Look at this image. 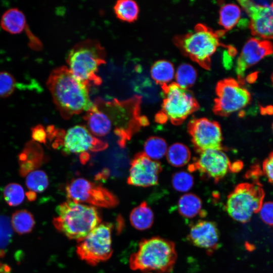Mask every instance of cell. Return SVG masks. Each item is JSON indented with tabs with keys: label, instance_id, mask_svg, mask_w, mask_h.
<instances>
[{
	"label": "cell",
	"instance_id": "6da1fadb",
	"mask_svg": "<svg viewBox=\"0 0 273 273\" xmlns=\"http://www.w3.org/2000/svg\"><path fill=\"white\" fill-rule=\"evenodd\" d=\"M141 103L138 95L123 100L97 98L83 118L92 134L103 136L113 131L118 138L119 146L124 148L141 127L149 124L147 117L141 115Z\"/></svg>",
	"mask_w": 273,
	"mask_h": 273
},
{
	"label": "cell",
	"instance_id": "7a4b0ae2",
	"mask_svg": "<svg viewBox=\"0 0 273 273\" xmlns=\"http://www.w3.org/2000/svg\"><path fill=\"white\" fill-rule=\"evenodd\" d=\"M46 85L57 110L65 119L85 113L94 106L89 96L91 85L77 78L66 66L54 69Z\"/></svg>",
	"mask_w": 273,
	"mask_h": 273
},
{
	"label": "cell",
	"instance_id": "3957f363",
	"mask_svg": "<svg viewBox=\"0 0 273 273\" xmlns=\"http://www.w3.org/2000/svg\"><path fill=\"white\" fill-rule=\"evenodd\" d=\"M53 220L56 230L70 239L82 240L101 223L100 214L95 206L68 200L56 208Z\"/></svg>",
	"mask_w": 273,
	"mask_h": 273
},
{
	"label": "cell",
	"instance_id": "277c9868",
	"mask_svg": "<svg viewBox=\"0 0 273 273\" xmlns=\"http://www.w3.org/2000/svg\"><path fill=\"white\" fill-rule=\"evenodd\" d=\"M176 259L173 242L153 237L141 240L138 250L130 256L129 264L133 270L166 273L172 270Z\"/></svg>",
	"mask_w": 273,
	"mask_h": 273
},
{
	"label": "cell",
	"instance_id": "5b68a950",
	"mask_svg": "<svg viewBox=\"0 0 273 273\" xmlns=\"http://www.w3.org/2000/svg\"><path fill=\"white\" fill-rule=\"evenodd\" d=\"M106 53L99 41L88 39L75 44L68 53V68L79 79L92 85H100L99 67L106 63Z\"/></svg>",
	"mask_w": 273,
	"mask_h": 273
},
{
	"label": "cell",
	"instance_id": "8992f818",
	"mask_svg": "<svg viewBox=\"0 0 273 273\" xmlns=\"http://www.w3.org/2000/svg\"><path fill=\"white\" fill-rule=\"evenodd\" d=\"M48 140L55 149L60 150L65 155L88 154L99 152L108 146L107 143L94 136L84 126L77 125L66 131L51 127L48 132Z\"/></svg>",
	"mask_w": 273,
	"mask_h": 273
},
{
	"label": "cell",
	"instance_id": "52a82bcc",
	"mask_svg": "<svg viewBox=\"0 0 273 273\" xmlns=\"http://www.w3.org/2000/svg\"><path fill=\"white\" fill-rule=\"evenodd\" d=\"M162 87L163 101L161 110L155 116L156 122L163 123L169 121L174 125H179L198 110V102L187 89L175 82Z\"/></svg>",
	"mask_w": 273,
	"mask_h": 273
},
{
	"label": "cell",
	"instance_id": "ba28073f",
	"mask_svg": "<svg viewBox=\"0 0 273 273\" xmlns=\"http://www.w3.org/2000/svg\"><path fill=\"white\" fill-rule=\"evenodd\" d=\"M264 196V191L259 183H240L228 196L225 210L233 220L246 223L254 214L259 211Z\"/></svg>",
	"mask_w": 273,
	"mask_h": 273
},
{
	"label": "cell",
	"instance_id": "9c48e42d",
	"mask_svg": "<svg viewBox=\"0 0 273 273\" xmlns=\"http://www.w3.org/2000/svg\"><path fill=\"white\" fill-rule=\"evenodd\" d=\"M175 41L183 53L206 69L210 68L211 57L220 45L218 34L203 24Z\"/></svg>",
	"mask_w": 273,
	"mask_h": 273
},
{
	"label": "cell",
	"instance_id": "30bf717a",
	"mask_svg": "<svg viewBox=\"0 0 273 273\" xmlns=\"http://www.w3.org/2000/svg\"><path fill=\"white\" fill-rule=\"evenodd\" d=\"M112 224L101 223L82 240L77 242L76 253L80 259L95 266L112 256Z\"/></svg>",
	"mask_w": 273,
	"mask_h": 273
},
{
	"label": "cell",
	"instance_id": "8fae6325",
	"mask_svg": "<svg viewBox=\"0 0 273 273\" xmlns=\"http://www.w3.org/2000/svg\"><path fill=\"white\" fill-rule=\"evenodd\" d=\"M65 191L68 200L93 206L110 208L119 203L117 197L109 190L82 177L72 179L66 185Z\"/></svg>",
	"mask_w": 273,
	"mask_h": 273
},
{
	"label": "cell",
	"instance_id": "7c38bea8",
	"mask_svg": "<svg viewBox=\"0 0 273 273\" xmlns=\"http://www.w3.org/2000/svg\"><path fill=\"white\" fill-rule=\"evenodd\" d=\"M215 91L213 111L220 116H228L243 109L251 101V95L243 83L233 78L219 81Z\"/></svg>",
	"mask_w": 273,
	"mask_h": 273
},
{
	"label": "cell",
	"instance_id": "4fadbf2b",
	"mask_svg": "<svg viewBox=\"0 0 273 273\" xmlns=\"http://www.w3.org/2000/svg\"><path fill=\"white\" fill-rule=\"evenodd\" d=\"M187 128L198 153L211 149L223 150L221 129L217 122L206 118L194 119L189 122Z\"/></svg>",
	"mask_w": 273,
	"mask_h": 273
},
{
	"label": "cell",
	"instance_id": "5bb4252c",
	"mask_svg": "<svg viewBox=\"0 0 273 273\" xmlns=\"http://www.w3.org/2000/svg\"><path fill=\"white\" fill-rule=\"evenodd\" d=\"M239 1L250 17L249 28L253 35L264 39H273V2Z\"/></svg>",
	"mask_w": 273,
	"mask_h": 273
},
{
	"label": "cell",
	"instance_id": "9a60e30c",
	"mask_svg": "<svg viewBox=\"0 0 273 273\" xmlns=\"http://www.w3.org/2000/svg\"><path fill=\"white\" fill-rule=\"evenodd\" d=\"M232 164L223 150L211 149L199 153V156L188 166L190 171L201 174L217 183L231 170Z\"/></svg>",
	"mask_w": 273,
	"mask_h": 273
},
{
	"label": "cell",
	"instance_id": "2e32d148",
	"mask_svg": "<svg viewBox=\"0 0 273 273\" xmlns=\"http://www.w3.org/2000/svg\"><path fill=\"white\" fill-rule=\"evenodd\" d=\"M128 185L149 187L157 185L159 175L162 168L161 164L153 160L144 152L136 154L130 163Z\"/></svg>",
	"mask_w": 273,
	"mask_h": 273
},
{
	"label": "cell",
	"instance_id": "e0dca14e",
	"mask_svg": "<svg viewBox=\"0 0 273 273\" xmlns=\"http://www.w3.org/2000/svg\"><path fill=\"white\" fill-rule=\"evenodd\" d=\"M273 54L271 41L257 38H251L245 43L237 59L235 71L242 83L246 70Z\"/></svg>",
	"mask_w": 273,
	"mask_h": 273
},
{
	"label": "cell",
	"instance_id": "ac0fdd59",
	"mask_svg": "<svg viewBox=\"0 0 273 273\" xmlns=\"http://www.w3.org/2000/svg\"><path fill=\"white\" fill-rule=\"evenodd\" d=\"M187 238L194 246L211 253L219 247L220 233L214 222L200 220L191 226Z\"/></svg>",
	"mask_w": 273,
	"mask_h": 273
},
{
	"label": "cell",
	"instance_id": "d6986e66",
	"mask_svg": "<svg viewBox=\"0 0 273 273\" xmlns=\"http://www.w3.org/2000/svg\"><path fill=\"white\" fill-rule=\"evenodd\" d=\"M43 157V151L39 143L33 140L27 142L18 155L20 175L24 177L37 170L41 165Z\"/></svg>",
	"mask_w": 273,
	"mask_h": 273
},
{
	"label": "cell",
	"instance_id": "ffe728a7",
	"mask_svg": "<svg viewBox=\"0 0 273 273\" xmlns=\"http://www.w3.org/2000/svg\"><path fill=\"white\" fill-rule=\"evenodd\" d=\"M201 199L193 193H186L178 199L177 210L184 217L191 219L197 216H204L205 212L203 210Z\"/></svg>",
	"mask_w": 273,
	"mask_h": 273
},
{
	"label": "cell",
	"instance_id": "44dd1931",
	"mask_svg": "<svg viewBox=\"0 0 273 273\" xmlns=\"http://www.w3.org/2000/svg\"><path fill=\"white\" fill-rule=\"evenodd\" d=\"M1 26L5 31L16 34L22 32L24 29L26 20L24 14L18 8H11L3 14Z\"/></svg>",
	"mask_w": 273,
	"mask_h": 273
},
{
	"label": "cell",
	"instance_id": "7402d4cb",
	"mask_svg": "<svg viewBox=\"0 0 273 273\" xmlns=\"http://www.w3.org/2000/svg\"><path fill=\"white\" fill-rule=\"evenodd\" d=\"M154 214L146 202H143L131 211L129 220L132 226L139 231L150 228L153 224Z\"/></svg>",
	"mask_w": 273,
	"mask_h": 273
},
{
	"label": "cell",
	"instance_id": "603a6c76",
	"mask_svg": "<svg viewBox=\"0 0 273 273\" xmlns=\"http://www.w3.org/2000/svg\"><path fill=\"white\" fill-rule=\"evenodd\" d=\"M175 69L173 65L165 60H158L152 66L150 74L152 78L162 86L168 85L175 77Z\"/></svg>",
	"mask_w": 273,
	"mask_h": 273
},
{
	"label": "cell",
	"instance_id": "cb8c5ba5",
	"mask_svg": "<svg viewBox=\"0 0 273 273\" xmlns=\"http://www.w3.org/2000/svg\"><path fill=\"white\" fill-rule=\"evenodd\" d=\"M166 159L172 166L179 167L186 165L191 159V152L185 145L175 143L168 147Z\"/></svg>",
	"mask_w": 273,
	"mask_h": 273
},
{
	"label": "cell",
	"instance_id": "d4e9b609",
	"mask_svg": "<svg viewBox=\"0 0 273 273\" xmlns=\"http://www.w3.org/2000/svg\"><path fill=\"white\" fill-rule=\"evenodd\" d=\"M11 222L13 230L19 235L30 233L35 224L33 215L25 209L14 212L12 214Z\"/></svg>",
	"mask_w": 273,
	"mask_h": 273
},
{
	"label": "cell",
	"instance_id": "484cf974",
	"mask_svg": "<svg viewBox=\"0 0 273 273\" xmlns=\"http://www.w3.org/2000/svg\"><path fill=\"white\" fill-rule=\"evenodd\" d=\"M113 9L116 16L122 21L131 23L138 19L139 7L135 1H118L114 5Z\"/></svg>",
	"mask_w": 273,
	"mask_h": 273
},
{
	"label": "cell",
	"instance_id": "4316f807",
	"mask_svg": "<svg viewBox=\"0 0 273 273\" xmlns=\"http://www.w3.org/2000/svg\"><path fill=\"white\" fill-rule=\"evenodd\" d=\"M241 16L239 6L234 4L223 5L219 12V23L224 29L234 28L238 23Z\"/></svg>",
	"mask_w": 273,
	"mask_h": 273
},
{
	"label": "cell",
	"instance_id": "83f0119b",
	"mask_svg": "<svg viewBox=\"0 0 273 273\" xmlns=\"http://www.w3.org/2000/svg\"><path fill=\"white\" fill-rule=\"evenodd\" d=\"M167 149V144L164 139L159 136H153L145 141L143 152L150 159L157 161L166 155Z\"/></svg>",
	"mask_w": 273,
	"mask_h": 273
},
{
	"label": "cell",
	"instance_id": "f1b7e54d",
	"mask_svg": "<svg viewBox=\"0 0 273 273\" xmlns=\"http://www.w3.org/2000/svg\"><path fill=\"white\" fill-rule=\"evenodd\" d=\"M197 73L195 68L191 64H180L175 73V83L180 87L187 89L195 82Z\"/></svg>",
	"mask_w": 273,
	"mask_h": 273
},
{
	"label": "cell",
	"instance_id": "f546056e",
	"mask_svg": "<svg viewBox=\"0 0 273 273\" xmlns=\"http://www.w3.org/2000/svg\"><path fill=\"white\" fill-rule=\"evenodd\" d=\"M25 184L29 190L41 193L48 187L49 177L45 171L37 169L26 176Z\"/></svg>",
	"mask_w": 273,
	"mask_h": 273
},
{
	"label": "cell",
	"instance_id": "4dcf8cb0",
	"mask_svg": "<svg viewBox=\"0 0 273 273\" xmlns=\"http://www.w3.org/2000/svg\"><path fill=\"white\" fill-rule=\"evenodd\" d=\"M3 196L10 206H17L24 201L25 194L21 185L15 183L8 184L4 188Z\"/></svg>",
	"mask_w": 273,
	"mask_h": 273
},
{
	"label": "cell",
	"instance_id": "1f68e13d",
	"mask_svg": "<svg viewBox=\"0 0 273 273\" xmlns=\"http://www.w3.org/2000/svg\"><path fill=\"white\" fill-rule=\"evenodd\" d=\"M194 179L189 172L182 170L174 173L171 178L173 189L179 192L187 193L193 187Z\"/></svg>",
	"mask_w": 273,
	"mask_h": 273
},
{
	"label": "cell",
	"instance_id": "d6a6232c",
	"mask_svg": "<svg viewBox=\"0 0 273 273\" xmlns=\"http://www.w3.org/2000/svg\"><path fill=\"white\" fill-rule=\"evenodd\" d=\"M16 80L10 73L3 71L0 72V98L10 96L15 90Z\"/></svg>",
	"mask_w": 273,
	"mask_h": 273
},
{
	"label": "cell",
	"instance_id": "836d02e7",
	"mask_svg": "<svg viewBox=\"0 0 273 273\" xmlns=\"http://www.w3.org/2000/svg\"><path fill=\"white\" fill-rule=\"evenodd\" d=\"M13 228L9 218L0 215V249L6 247L11 239Z\"/></svg>",
	"mask_w": 273,
	"mask_h": 273
},
{
	"label": "cell",
	"instance_id": "e575fe53",
	"mask_svg": "<svg viewBox=\"0 0 273 273\" xmlns=\"http://www.w3.org/2000/svg\"><path fill=\"white\" fill-rule=\"evenodd\" d=\"M259 212L260 217L264 223L273 225V202L263 203Z\"/></svg>",
	"mask_w": 273,
	"mask_h": 273
},
{
	"label": "cell",
	"instance_id": "d590c367",
	"mask_svg": "<svg viewBox=\"0 0 273 273\" xmlns=\"http://www.w3.org/2000/svg\"><path fill=\"white\" fill-rule=\"evenodd\" d=\"M32 140L38 143L46 144L47 135L46 129L41 124H37L31 128Z\"/></svg>",
	"mask_w": 273,
	"mask_h": 273
},
{
	"label": "cell",
	"instance_id": "8d00e7d4",
	"mask_svg": "<svg viewBox=\"0 0 273 273\" xmlns=\"http://www.w3.org/2000/svg\"><path fill=\"white\" fill-rule=\"evenodd\" d=\"M262 171L268 181L273 184V152L263 161Z\"/></svg>",
	"mask_w": 273,
	"mask_h": 273
},
{
	"label": "cell",
	"instance_id": "74e56055",
	"mask_svg": "<svg viewBox=\"0 0 273 273\" xmlns=\"http://www.w3.org/2000/svg\"><path fill=\"white\" fill-rule=\"evenodd\" d=\"M109 175V170H104L101 173H98L96 175L95 179L96 180H101V179H105L106 178L108 177Z\"/></svg>",
	"mask_w": 273,
	"mask_h": 273
},
{
	"label": "cell",
	"instance_id": "f35d334b",
	"mask_svg": "<svg viewBox=\"0 0 273 273\" xmlns=\"http://www.w3.org/2000/svg\"><path fill=\"white\" fill-rule=\"evenodd\" d=\"M25 196L29 201H34L37 197L36 193L30 190L26 192Z\"/></svg>",
	"mask_w": 273,
	"mask_h": 273
},
{
	"label": "cell",
	"instance_id": "ab89813d",
	"mask_svg": "<svg viewBox=\"0 0 273 273\" xmlns=\"http://www.w3.org/2000/svg\"><path fill=\"white\" fill-rule=\"evenodd\" d=\"M271 80H272V85H273V74L271 75Z\"/></svg>",
	"mask_w": 273,
	"mask_h": 273
},
{
	"label": "cell",
	"instance_id": "60d3db41",
	"mask_svg": "<svg viewBox=\"0 0 273 273\" xmlns=\"http://www.w3.org/2000/svg\"><path fill=\"white\" fill-rule=\"evenodd\" d=\"M272 131H273V122L272 123Z\"/></svg>",
	"mask_w": 273,
	"mask_h": 273
}]
</instances>
